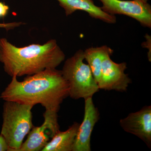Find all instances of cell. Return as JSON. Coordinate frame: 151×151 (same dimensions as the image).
<instances>
[{
    "mask_svg": "<svg viewBox=\"0 0 151 151\" xmlns=\"http://www.w3.org/2000/svg\"><path fill=\"white\" fill-rule=\"evenodd\" d=\"M69 96L68 84L61 70L47 69L19 81L13 76L0 98L5 101L32 105L40 104L45 110L58 112L63 101Z\"/></svg>",
    "mask_w": 151,
    "mask_h": 151,
    "instance_id": "6da1fadb",
    "label": "cell"
},
{
    "mask_svg": "<svg viewBox=\"0 0 151 151\" xmlns=\"http://www.w3.org/2000/svg\"><path fill=\"white\" fill-rule=\"evenodd\" d=\"M65 55L55 40L43 45L33 44L17 47L5 38L0 39V62L10 76L32 75L47 69L56 68Z\"/></svg>",
    "mask_w": 151,
    "mask_h": 151,
    "instance_id": "7a4b0ae2",
    "label": "cell"
},
{
    "mask_svg": "<svg viewBox=\"0 0 151 151\" xmlns=\"http://www.w3.org/2000/svg\"><path fill=\"white\" fill-rule=\"evenodd\" d=\"M34 106L5 101L3 105L1 134L5 139L9 151H18L34 126L32 109Z\"/></svg>",
    "mask_w": 151,
    "mask_h": 151,
    "instance_id": "3957f363",
    "label": "cell"
},
{
    "mask_svg": "<svg viewBox=\"0 0 151 151\" xmlns=\"http://www.w3.org/2000/svg\"><path fill=\"white\" fill-rule=\"evenodd\" d=\"M84 51L79 50L65 62L61 72L68 84L69 96L74 100L92 97L100 90L88 64Z\"/></svg>",
    "mask_w": 151,
    "mask_h": 151,
    "instance_id": "277c9868",
    "label": "cell"
},
{
    "mask_svg": "<svg viewBox=\"0 0 151 151\" xmlns=\"http://www.w3.org/2000/svg\"><path fill=\"white\" fill-rule=\"evenodd\" d=\"M101 8L109 14L124 15L134 19L145 27L151 28V6L141 0H98Z\"/></svg>",
    "mask_w": 151,
    "mask_h": 151,
    "instance_id": "5b68a950",
    "label": "cell"
},
{
    "mask_svg": "<svg viewBox=\"0 0 151 151\" xmlns=\"http://www.w3.org/2000/svg\"><path fill=\"white\" fill-rule=\"evenodd\" d=\"M43 116V124L40 127L34 126L18 151H41L59 131L58 112L45 110Z\"/></svg>",
    "mask_w": 151,
    "mask_h": 151,
    "instance_id": "8992f818",
    "label": "cell"
},
{
    "mask_svg": "<svg viewBox=\"0 0 151 151\" xmlns=\"http://www.w3.org/2000/svg\"><path fill=\"white\" fill-rule=\"evenodd\" d=\"M113 53H107L103 58L98 86L100 89L126 92L132 83L128 74L125 73L127 69V63L114 62L111 58Z\"/></svg>",
    "mask_w": 151,
    "mask_h": 151,
    "instance_id": "52a82bcc",
    "label": "cell"
},
{
    "mask_svg": "<svg viewBox=\"0 0 151 151\" xmlns=\"http://www.w3.org/2000/svg\"><path fill=\"white\" fill-rule=\"evenodd\" d=\"M125 132L135 135L151 147V106H145L140 111L129 114L119 122Z\"/></svg>",
    "mask_w": 151,
    "mask_h": 151,
    "instance_id": "ba28073f",
    "label": "cell"
},
{
    "mask_svg": "<svg viewBox=\"0 0 151 151\" xmlns=\"http://www.w3.org/2000/svg\"><path fill=\"white\" fill-rule=\"evenodd\" d=\"M85 100L84 119L79 125L72 151L91 150V135L95 124L100 119V113L94 105L92 97Z\"/></svg>",
    "mask_w": 151,
    "mask_h": 151,
    "instance_id": "9c48e42d",
    "label": "cell"
},
{
    "mask_svg": "<svg viewBox=\"0 0 151 151\" xmlns=\"http://www.w3.org/2000/svg\"><path fill=\"white\" fill-rule=\"evenodd\" d=\"M65 11L66 16L76 11H84L92 18L100 20L106 23L113 24L116 22V16L105 12L100 7L95 5L93 0H56Z\"/></svg>",
    "mask_w": 151,
    "mask_h": 151,
    "instance_id": "30bf717a",
    "label": "cell"
},
{
    "mask_svg": "<svg viewBox=\"0 0 151 151\" xmlns=\"http://www.w3.org/2000/svg\"><path fill=\"white\" fill-rule=\"evenodd\" d=\"M79 125L74 122L66 131H58L41 151H72Z\"/></svg>",
    "mask_w": 151,
    "mask_h": 151,
    "instance_id": "8fae6325",
    "label": "cell"
},
{
    "mask_svg": "<svg viewBox=\"0 0 151 151\" xmlns=\"http://www.w3.org/2000/svg\"><path fill=\"white\" fill-rule=\"evenodd\" d=\"M111 52H113V50L106 45L89 47L84 51V60L87 61L97 84L101 76L103 58L105 55Z\"/></svg>",
    "mask_w": 151,
    "mask_h": 151,
    "instance_id": "7c38bea8",
    "label": "cell"
},
{
    "mask_svg": "<svg viewBox=\"0 0 151 151\" xmlns=\"http://www.w3.org/2000/svg\"><path fill=\"white\" fill-rule=\"evenodd\" d=\"M145 41L143 42L142 44V46L144 48H147L148 49L149 52H148V58L149 61H151V36L148 34H146L145 35Z\"/></svg>",
    "mask_w": 151,
    "mask_h": 151,
    "instance_id": "4fadbf2b",
    "label": "cell"
},
{
    "mask_svg": "<svg viewBox=\"0 0 151 151\" xmlns=\"http://www.w3.org/2000/svg\"><path fill=\"white\" fill-rule=\"evenodd\" d=\"M24 24L22 22H14L9 23H0V28L5 29L6 30L13 29L15 28L19 27L20 26Z\"/></svg>",
    "mask_w": 151,
    "mask_h": 151,
    "instance_id": "5bb4252c",
    "label": "cell"
},
{
    "mask_svg": "<svg viewBox=\"0 0 151 151\" xmlns=\"http://www.w3.org/2000/svg\"><path fill=\"white\" fill-rule=\"evenodd\" d=\"M9 147L5 139L0 134V151H9Z\"/></svg>",
    "mask_w": 151,
    "mask_h": 151,
    "instance_id": "9a60e30c",
    "label": "cell"
},
{
    "mask_svg": "<svg viewBox=\"0 0 151 151\" xmlns=\"http://www.w3.org/2000/svg\"><path fill=\"white\" fill-rule=\"evenodd\" d=\"M9 10L8 6L4 3L0 2V18L5 17L8 13Z\"/></svg>",
    "mask_w": 151,
    "mask_h": 151,
    "instance_id": "2e32d148",
    "label": "cell"
},
{
    "mask_svg": "<svg viewBox=\"0 0 151 151\" xmlns=\"http://www.w3.org/2000/svg\"><path fill=\"white\" fill-rule=\"evenodd\" d=\"M141 1L145 3H147L149 0H141Z\"/></svg>",
    "mask_w": 151,
    "mask_h": 151,
    "instance_id": "e0dca14e",
    "label": "cell"
}]
</instances>
